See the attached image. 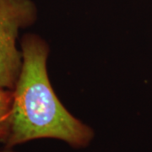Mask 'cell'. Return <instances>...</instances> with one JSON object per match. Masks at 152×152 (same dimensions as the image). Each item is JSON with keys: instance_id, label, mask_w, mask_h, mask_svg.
<instances>
[{"instance_id": "3", "label": "cell", "mask_w": 152, "mask_h": 152, "mask_svg": "<svg viewBox=\"0 0 152 152\" xmlns=\"http://www.w3.org/2000/svg\"><path fill=\"white\" fill-rule=\"evenodd\" d=\"M13 100V90L0 87V142L4 144L10 135Z\"/></svg>"}, {"instance_id": "2", "label": "cell", "mask_w": 152, "mask_h": 152, "mask_svg": "<svg viewBox=\"0 0 152 152\" xmlns=\"http://www.w3.org/2000/svg\"><path fill=\"white\" fill-rule=\"evenodd\" d=\"M32 0H0V87L13 90L22 67L21 49L17 40L21 29L37 19Z\"/></svg>"}, {"instance_id": "4", "label": "cell", "mask_w": 152, "mask_h": 152, "mask_svg": "<svg viewBox=\"0 0 152 152\" xmlns=\"http://www.w3.org/2000/svg\"><path fill=\"white\" fill-rule=\"evenodd\" d=\"M0 152H14L10 151V150H8V149H6L5 151H0Z\"/></svg>"}, {"instance_id": "1", "label": "cell", "mask_w": 152, "mask_h": 152, "mask_svg": "<svg viewBox=\"0 0 152 152\" xmlns=\"http://www.w3.org/2000/svg\"><path fill=\"white\" fill-rule=\"evenodd\" d=\"M22 67L13 89V107L6 149L38 139H57L74 148L86 147L94 131L64 107L48 73L49 46L37 34L20 41Z\"/></svg>"}]
</instances>
